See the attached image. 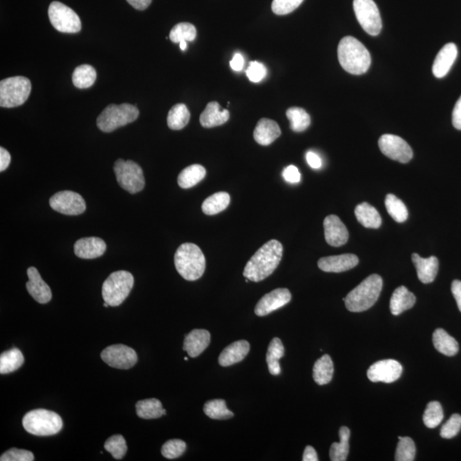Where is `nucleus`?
I'll return each mask as SVG.
<instances>
[{
	"label": "nucleus",
	"instance_id": "f257e3e1",
	"mask_svg": "<svg viewBox=\"0 0 461 461\" xmlns=\"http://www.w3.org/2000/svg\"><path fill=\"white\" fill-rule=\"evenodd\" d=\"M283 255V245L276 239L262 245L247 262L243 276L253 282H260L275 271Z\"/></svg>",
	"mask_w": 461,
	"mask_h": 461
},
{
	"label": "nucleus",
	"instance_id": "f03ea898",
	"mask_svg": "<svg viewBox=\"0 0 461 461\" xmlns=\"http://www.w3.org/2000/svg\"><path fill=\"white\" fill-rule=\"evenodd\" d=\"M338 56L342 68L352 75H363L371 66L370 52L352 36L342 38L339 42Z\"/></svg>",
	"mask_w": 461,
	"mask_h": 461
},
{
	"label": "nucleus",
	"instance_id": "7ed1b4c3",
	"mask_svg": "<svg viewBox=\"0 0 461 461\" xmlns=\"http://www.w3.org/2000/svg\"><path fill=\"white\" fill-rule=\"evenodd\" d=\"M174 265L183 279L195 281L204 275L206 260L199 247L192 243H186L175 252Z\"/></svg>",
	"mask_w": 461,
	"mask_h": 461
},
{
	"label": "nucleus",
	"instance_id": "20e7f679",
	"mask_svg": "<svg viewBox=\"0 0 461 461\" xmlns=\"http://www.w3.org/2000/svg\"><path fill=\"white\" fill-rule=\"evenodd\" d=\"M382 289V278L372 274L344 298L347 310L354 313L369 310L378 301Z\"/></svg>",
	"mask_w": 461,
	"mask_h": 461
},
{
	"label": "nucleus",
	"instance_id": "39448f33",
	"mask_svg": "<svg viewBox=\"0 0 461 461\" xmlns=\"http://www.w3.org/2000/svg\"><path fill=\"white\" fill-rule=\"evenodd\" d=\"M22 425L32 435L48 437L58 434L63 424L62 418L58 414L45 409H36L24 415Z\"/></svg>",
	"mask_w": 461,
	"mask_h": 461
},
{
	"label": "nucleus",
	"instance_id": "423d86ee",
	"mask_svg": "<svg viewBox=\"0 0 461 461\" xmlns=\"http://www.w3.org/2000/svg\"><path fill=\"white\" fill-rule=\"evenodd\" d=\"M139 116V110L135 105L123 104L109 105L98 117V128L102 132L112 133L117 128L133 123Z\"/></svg>",
	"mask_w": 461,
	"mask_h": 461
},
{
	"label": "nucleus",
	"instance_id": "0eeeda50",
	"mask_svg": "<svg viewBox=\"0 0 461 461\" xmlns=\"http://www.w3.org/2000/svg\"><path fill=\"white\" fill-rule=\"evenodd\" d=\"M133 285H135V279L132 273L123 270L114 272L103 285V298L109 306H120L130 294Z\"/></svg>",
	"mask_w": 461,
	"mask_h": 461
},
{
	"label": "nucleus",
	"instance_id": "6e6552de",
	"mask_svg": "<svg viewBox=\"0 0 461 461\" xmlns=\"http://www.w3.org/2000/svg\"><path fill=\"white\" fill-rule=\"evenodd\" d=\"M31 90V82L24 76L2 80L0 82V106L2 108H14L24 105Z\"/></svg>",
	"mask_w": 461,
	"mask_h": 461
},
{
	"label": "nucleus",
	"instance_id": "1a4fd4ad",
	"mask_svg": "<svg viewBox=\"0 0 461 461\" xmlns=\"http://www.w3.org/2000/svg\"><path fill=\"white\" fill-rule=\"evenodd\" d=\"M114 172L118 184L129 193H138L144 189L146 181L143 170L136 163L118 159L114 165Z\"/></svg>",
	"mask_w": 461,
	"mask_h": 461
},
{
	"label": "nucleus",
	"instance_id": "9d476101",
	"mask_svg": "<svg viewBox=\"0 0 461 461\" xmlns=\"http://www.w3.org/2000/svg\"><path fill=\"white\" fill-rule=\"evenodd\" d=\"M50 22L61 33H76L81 31L82 22L77 14L63 3L54 1L49 6Z\"/></svg>",
	"mask_w": 461,
	"mask_h": 461
},
{
	"label": "nucleus",
	"instance_id": "9b49d317",
	"mask_svg": "<svg viewBox=\"0 0 461 461\" xmlns=\"http://www.w3.org/2000/svg\"><path fill=\"white\" fill-rule=\"evenodd\" d=\"M354 13L361 28L372 36H377L382 29L378 6L373 0H354Z\"/></svg>",
	"mask_w": 461,
	"mask_h": 461
},
{
	"label": "nucleus",
	"instance_id": "f8f14e48",
	"mask_svg": "<svg viewBox=\"0 0 461 461\" xmlns=\"http://www.w3.org/2000/svg\"><path fill=\"white\" fill-rule=\"evenodd\" d=\"M50 206L56 212L66 216H79L86 211V205L80 194L71 190H63L50 198Z\"/></svg>",
	"mask_w": 461,
	"mask_h": 461
},
{
	"label": "nucleus",
	"instance_id": "ddd939ff",
	"mask_svg": "<svg viewBox=\"0 0 461 461\" xmlns=\"http://www.w3.org/2000/svg\"><path fill=\"white\" fill-rule=\"evenodd\" d=\"M380 151L387 158L402 163H407L413 158L412 148L401 137L384 135L379 140Z\"/></svg>",
	"mask_w": 461,
	"mask_h": 461
},
{
	"label": "nucleus",
	"instance_id": "4468645a",
	"mask_svg": "<svg viewBox=\"0 0 461 461\" xmlns=\"http://www.w3.org/2000/svg\"><path fill=\"white\" fill-rule=\"evenodd\" d=\"M101 358L109 367L123 370L130 369L138 361L135 350L123 345L107 347L103 350Z\"/></svg>",
	"mask_w": 461,
	"mask_h": 461
},
{
	"label": "nucleus",
	"instance_id": "2eb2a0df",
	"mask_svg": "<svg viewBox=\"0 0 461 461\" xmlns=\"http://www.w3.org/2000/svg\"><path fill=\"white\" fill-rule=\"evenodd\" d=\"M402 365L395 360H383L372 364L368 370V378L372 382L393 383L401 377Z\"/></svg>",
	"mask_w": 461,
	"mask_h": 461
},
{
	"label": "nucleus",
	"instance_id": "dca6fc26",
	"mask_svg": "<svg viewBox=\"0 0 461 461\" xmlns=\"http://www.w3.org/2000/svg\"><path fill=\"white\" fill-rule=\"evenodd\" d=\"M292 294L288 289L279 288L266 294L259 301L255 308V313L257 316H266L280 310L291 302Z\"/></svg>",
	"mask_w": 461,
	"mask_h": 461
},
{
	"label": "nucleus",
	"instance_id": "f3484780",
	"mask_svg": "<svg viewBox=\"0 0 461 461\" xmlns=\"http://www.w3.org/2000/svg\"><path fill=\"white\" fill-rule=\"evenodd\" d=\"M325 239L328 245L339 247L345 245L349 240V232L337 216H328L324 220Z\"/></svg>",
	"mask_w": 461,
	"mask_h": 461
},
{
	"label": "nucleus",
	"instance_id": "a211bd4d",
	"mask_svg": "<svg viewBox=\"0 0 461 461\" xmlns=\"http://www.w3.org/2000/svg\"><path fill=\"white\" fill-rule=\"evenodd\" d=\"M27 273H28L29 280L27 282L26 287L29 295L37 303L41 304L49 303L52 298V289L42 279L39 271L33 266H30Z\"/></svg>",
	"mask_w": 461,
	"mask_h": 461
},
{
	"label": "nucleus",
	"instance_id": "6ab92c4d",
	"mask_svg": "<svg viewBox=\"0 0 461 461\" xmlns=\"http://www.w3.org/2000/svg\"><path fill=\"white\" fill-rule=\"evenodd\" d=\"M359 264V258L354 254L333 255L319 259V269L326 273H342L352 269Z\"/></svg>",
	"mask_w": 461,
	"mask_h": 461
},
{
	"label": "nucleus",
	"instance_id": "aec40b11",
	"mask_svg": "<svg viewBox=\"0 0 461 461\" xmlns=\"http://www.w3.org/2000/svg\"><path fill=\"white\" fill-rule=\"evenodd\" d=\"M458 56V49L453 43L446 44L438 52L432 66V73L438 79L444 78L451 70Z\"/></svg>",
	"mask_w": 461,
	"mask_h": 461
},
{
	"label": "nucleus",
	"instance_id": "412c9836",
	"mask_svg": "<svg viewBox=\"0 0 461 461\" xmlns=\"http://www.w3.org/2000/svg\"><path fill=\"white\" fill-rule=\"evenodd\" d=\"M107 246L104 240L97 237L82 238L76 241L74 251L82 259H96L105 254Z\"/></svg>",
	"mask_w": 461,
	"mask_h": 461
},
{
	"label": "nucleus",
	"instance_id": "4be33fe9",
	"mask_svg": "<svg viewBox=\"0 0 461 461\" xmlns=\"http://www.w3.org/2000/svg\"><path fill=\"white\" fill-rule=\"evenodd\" d=\"M211 333L207 330L195 329L186 335L183 350L192 358L199 356L211 344Z\"/></svg>",
	"mask_w": 461,
	"mask_h": 461
},
{
	"label": "nucleus",
	"instance_id": "5701e85b",
	"mask_svg": "<svg viewBox=\"0 0 461 461\" xmlns=\"http://www.w3.org/2000/svg\"><path fill=\"white\" fill-rule=\"evenodd\" d=\"M281 135L280 126L276 121L262 118L254 131V139L261 146H269Z\"/></svg>",
	"mask_w": 461,
	"mask_h": 461
},
{
	"label": "nucleus",
	"instance_id": "b1692460",
	"mask_svg": "<svg viewBox=\"0 0 461 461\" xmlns=\"http://www.w3.org/2000/svg\"><path fill=\"white\" fill-rule=\"evenodd\" d=\"M412 260L417 270L418 280L422 283L430 284L435 280L439 268V262L436 257L422 258L420 255L414 253L412 255Z\"/></svg>",
	"mask_w": 461,
	"mask_h": 461
},
{
	"label": "nucleus",
	"instance_id": "393cba45",
	"mask_svg": "<svg viewBox=\"0 0 461 461\" xmlns=\"http://www.w3.org/2000/svg\"><path fill=\"white\" fill-rule=\"evenodd\" d=\"M250 345L249 342L239 340L232 342V345L224 349L219 356V364L222 367L227 368L236 363H240L249 354Z\"/></svg>",
	"mask_w": 461,
	"mask_h": 461
},
{
	"label": "nucleus",
	"instance_id": "a878e982",
	"mask_svg": "<svg viewBox=\"0 0 461 461\" xmlns=\"http://www.w3.org/2000/svg\"><path fill=\"white\" fill-rule=\"evenodd\" d=\"M230 113L227 109H220L217 102H211L200 116V123L205 128H211L223 125L229 120Z\"/></svg>",
	"mask_w": 461,
	"mask_h": 461
},
{
	"label": "nucleus",
	"instance_id": "bb28decb",
	"mask_svg": "<svg viewBox=\"0 0 461 461\" xmlns=\"http://www.w3.org/2000/svg\"><path fill=\"white\" fill-rule=\"evenodd\" d=\"M416 303V296L405 287H400L395 289L390 303L391 314L399 315L404 311L409 310Z\"/></svg>",
	"mask_w": 461,
	"mask_h": 461
},
{
	"label": "nucleus",
	"instance_id": "cd10ccee",
	"mask_svg": "<svg viewBox=\"0 0 461 461\" xmlns=\"http://www.w3.org/2000/svg\"><path fill=\"white\" fill-rule=\"evenodd\" d=\"M354 214H356L358 222L365 227L378 229L382 224V218H381L379 211L368 203L357 205L354 209Z\"/></svg>",
	"mask_w": 461,
	"mask_h": 461
},
{
	"label": "nucleus",
	"instance_id": "c85d7f7f",
	"mask_svg": "<svg viewBox=\"0 0 461 461\" xmlns=\"http://www.w3.org/2000/svg\"><path fill=\"white\" fill-rule=\"evenodd\" d=\"M433 345L438 352L447 356H455L459 352L458 342L444 329H437L433 333Z\"/></svg>",
	"mask_w": 461,
	"mask_h": 461
},
{
	"label": "nucleus",
	"instance_id": "c756f323",
	"mask_svg": "<svg viewBox=\"0 0 461 461\" xmlns=\"http://www.w3.org/2000/svg\"><path fill=\"white\" fill-rule=\"evenodd\" d=\"M206 176V169L199 165H193L181 171L179 174L178 184L182 189L193 188Z\"/></svg>",
	"mask_w": 461,
	"mask_h": 461
},
{
	"label": "nucleus",
	"instance_id": "7c9ffc66",
	"mask_svg": "<svg viewBox=\"0 0 461 461\" xmlns=\"http://www.w3.org/2000/svg\"><path fill=\"white\" fill-rule=\"evenodd\" d=\"M334 373V365L333 360L328 354H325L319 358L313 368V378L319 386H325L333 379Z\"/></svg>",
	"mask_w": 461,
	"mask_h": 461
},
{
	"label": "nucleus",
	"instance_id": "2f4dec72",
	"mask_svg": "<svg viewBox=\"0 0 461 461\" xmlns=\"http://www.w3.org/2000/svg\"><path fill=\"white\" fill-rule=\"evenodd\" d=\"M136 413L144 420H153L166 414V410L163 409L162 402L156 398L143 400L136 403Z\"/></svg>",
	"mask_w": 461,
	"mask_h": 461
},
{
	"label": "nucleus",
	"instance_id": "473e14b6",
	"mask_svg": "<svg viewBox=\"0 0 461 461\" xmlns=\"http://www.w3.org/2000/svg\"><path fill=\"white\" fill-rule=\"evenodd\" d=\"M285 354V348L280 338H274L270 342L268 353H266V363H268L269 371L273 376L280 375L281 368L280 360Z\"/></svg>",
	"mask_w": 461,
	"mask_h": 461
},
{
	"label": "nucleus",
	"instance_id": "72a5a7b5",
	"mask_svg": "<svg viewBox=\"0 0 461 461\" xmlns=\"http://www.w3.org/2000/svg\"><path fill=\"white\" fill-rule=\"evenodd\" d=\"M24 363V356L20 349L17 348L7 350L0 356V373H8L17 371Z\"/></svg>",
	"mask_w": 461,
	"mask_h": 461
},
{
	"label": "nucleus",
	"instance_id": "f704fd0d",
	"mask_svg": "<svg viewBox=\"0 0 461 461\" xmlns=\"http://www.w3.org/2000/svg\"><path fill=\"white\" fill-rule=\"evenodd\" d=\"M230 201L231 197L227 192H216L204 200L202 209L205 215H217L229 206Z\"/></svg>",
	"mask_w": 461,
	"mask_h": 461
},
{
	"label": "nucleus",
	"instance_id": "c9c22d12",
	"mask_svg": "<svg viewBox=\"0 0 461 461\" xmlns=\"http://www.w3.org/2000/svg\"><path fill=\"white\" fill-rule=\"evenodd\" d=\"M339 443L331 444L330 448V459L331 461H345L348 458L349 451L350 430L346 426L339 430Z\"/></svg>",
	"mask_w": 461,
	"mask_h": 461
},
{
	"label": "nucleus",
	"instance_id": "e433bc0d",
	"mask_svg": "<svg viewBox=\"0 0 461 461\" xmlns=\"http://www.w3.org/2000/svg\"><path fill=\"white\" fill-rule=\"evenodd\" d=\"M190 118V114L186 105H175L167 115V126L172 130H181L189 123Z\"/></svg>",
	"mask_w": 461,
	"mask_h": 461
},
{
	"label": "nucleus",
	"instance_id": "4c0bfd02",
	"mask_svg": "<svg viewBox=\"0 0 461 461\" xmlns=\"http://www.w3.org/2000/svg\"><path fill=\"white\" fill-rule=\"evenodd\" d=\"M96 79V70L89 64H83V66L76 68L72 75L74 86L80 89H89L93 85Z\"/></svg>",
	"mask_w": 461,
	"mask_h": 461
},
{
	"label": "nucleus",
	"instance_id": "58836bf2",
	"mask_svg": "<svg viewBox=\"0 0 461 461\" xmlns=\"http://www.w3.org/2000/svg\"><path fill=\"white\" fill-rule=\"evenodd\" d=\"M386 207L390 215L396 222H405L409 218V211L406 205L401 199L393 194H388L386 197Z\"/></svg>",
	"mask_w": 461,
	"mask_h": 461
},
{
	"label": "nucleus",
	"instance_id": "ea45409f",
	"mask_svg": "<svg viewBox=\"0 0 461 461\" xmlns=\"http://www.w3.org/2000/svg\"><path fill=\"white\" fill-rule=\"evenodd\" d=\"M287 116L291 123V128L296 133L306 130L311 124V118L306 110L299 107H292L287 109Z\"/></svg>",
	"mask_w": 461,
	"mask_h": 461
},
{
	"label": "nucleus",
	"instance_id": "a19ab883",
	"mask_svg": "<svg viewBox=\"0 0 461 461\" xmlns=\"http://www.w3.org/2000/svg\"><path fill=\"white\" fill-rule=\"evenodd\" d=\"M204 412L213 420H228L234 416L227 407L226 402L222 399L212 400L205 403Z\"/></svg>",
	"mask_w": 461,
	"mask_h": 461
},
{
	"label": "nucleus",
	"instance_id": "79ce46f5",
	"mask_svg": "<svg viewBox=\"0 0 461 461\" xmlns=\"http://www.w3.org/2000/svg\"><path fill=\"white\" fill-rule=\"evenodd\" d=\"M197 29L195 26L189 22H181L175 25L169 33V39L173 43H181V41L195 40Z\"/></svg>",
	"mask_w": 461,
	"mask_h": 461
},
{
	"label": "nucleus",
	"instance_id": "37998d69",
	"mask_svg": "<svg viewBox=\"0 0 461 461\" xmlns=\"http://www.w3.org/2000/svg\"><path fill=\"white\" fill-rule=\"evenodd\" d=\"M444 417V410L441 404L438 402H430L423 415V421L426 428L434 429L441 424Z\"/></svg>",
	"mask_w": 461,
	"mask_h": 461
},
{
	"label": "nucleus",
	"instance_id": "c03bdc74",
	"mask_svg": "<svg viewBox=\"0 0 461 461\" xmlns=\"http://www.w3.org/2000/svg\"><path fill=\"white\" fill-rule=\"evenodd\" d=\"M416 455V447L412 438L399 437L395 460L396 461H413Z\"/></svg>",
	"mask_w": 461,
	"mask_h": 461
},
{
	"label": "nucleus",
	"instance_id": "a18cd8bd",
	"mask_svg": "<svg viewBox=\"0 0 461 461\" xmlns=\"http://www.w3.org/2000/svg\"><path fill=\"white\" fill-rule=\"evenodd\" d=\"M105 448L108 451L113 458L121 460L128 451L127 443L125 438L121 435H115L110 437L105 441Z\"/></svg>",
	"mask_w": 461,
	"mask_h": 461
},
{
	"label": "nucleus",
	"instance_id": "49530a36",
	"mask_svg": "<svg viewBox=\"0 0 461 461\" xmlns=\"http://www.w3.org/2000/svg\"><path fill=\"white\" fill-rule=\"evenodd\" d=\"M186 444L180 439H172L166 441L162 448V455L167 459L174 460L181 457L185 453Z\"/></svg>",
	"mask_w": 461,
	"mask_h": 461
},
{
	"label": "nucleus",
	"instance_id": "de8ad7c7",
	"mask_svg": "<svg viewBox=\"0 0 461 461\" xmlns=\"http://www.w3.org/2000/svg\"><path fill=\"white\" fill-rule=\"evenodd\" d=\"M461 429V416L460 414H453L451 418L445 423L441 429L440 435L446 439H451L458 435Z\"/></svg>",
	"mask_w": 461,
	"mask_h": 461
},
{
	"label": "nucleus",
	"instance_id": "09e8293b",
	"mask_svg": "<svg viewBox=\"0 0 461 461\" xmlns=\"http://www.w3.org/2000/svg\"><path fill=\"white\" fill-rule=\"evenodd\" d=\"M303 2V0H273L272 10L274 14L283 16L298 8Z\"/></svg>",
	"mask_w": 461,
	"mask_h": 461
},
{
	"label": "nucleus",
	"instance_id": "8fccbe9b",
	"mask_svg": "<svg viewBox=\"0 0 461 461\" xmlns=\"http://www.w3.org/2000/svg\"><path fill=\"white\" fill-rule=\"evenodd\" d=\"M33 460L32 452L18 448H10L0 457L1 461H33Z\"/></svg>",
	"mask_w": 461,
	"mask_h": 461
},
{
	"label": "nucleus",
	"instance_id": "3c124183",
	"mask_svg": "<svg viewBox=\"0 0 461 461\" xmlns=\"http://www.w3.org/2000/svg\"><path fill=\"white\" fill-rule=\"evenodd\" d=\"M246 75L251 82L257 83L262 81L266 75V68L264 64L253 61L250 63L249 68H247Z\"/></svg>",
	"mask_w": 461,
	"mask_h": 461
},
{
	"label": "nucleus",
	"instance_id": "603ef678",
	"mask_svg": "<svg viewBox=\"0 0 461 461\" xmlns=\"http://www.w3.org/2000/svg\"><path fill=\"white\" fill-rule=\"evenodd\" d=\"M283 177L285 181L296 184L301 181V174L298 169L294 165L288 166L285 167L283 171Z\"/></svg>",
	"mask_w": 461,
	"mask_h": 461
},
{
	"label": "nucleus",
	"instance_id": "864d4df0",
	"mask_svg": "<svg viewBox=\"0 0 461 461\" xmlns=\"http://www.w3.org/2000/svg\"><path fill=\"white\" fill-rule=\"evenodd\" d=\"M306 160L308 165H310L312 169H321L322 166V160L318 154L315 153V152L312 151H308L306 154Z\"/></svg>",
	"mask_w": 461,
	"mask_h": 461
},
{
	"label": "nucleus",
	"instance_id": "5fc2aeb1",
	"mask_svg": "<svg viewBox=\"0 0 461 461\" xmlns=\"http://www.w3.org/2000/svg\"><path fill=\"white\" fill-rule=\"evenodd\" d=\"M452 121L453 127L461 130V96L453 110Z\"/></svg>",
	"mask_w": 461,
	"mask_h": 461
},
{
	"label": "nucleus",
	"instance_id": "6e6d98bb",
	"mask_svg": "<svg viewBox=\"0 0 461 461\" xmlns=\"http://www.w3.org/2000/svg\"><path fill=\"white\" fill-rule=\"evenodd\" d=\"M11 161L10 154L8 151H6L5 148H0V171L3 172V171L7 169V167H9Z\"/></svg>",
	"mask_w": 461,
	"mask_h": 461
},
{
	"label": "nucleus",
	"instance_id": "4d7b16f0",
	"mask_svg": "<svg viewBox=\"0 0 461 461\" xmlns=\"http://www.w3.org/2000/svg\"><path fill=\"white\" fill-rule=\"evenodd\" d=\"M451 291L453 293V297L456 301L457 306H458L460 311L461 312V281L460 280H453L451 285Z\"/></svg>",
	"mask_w": 461,
	"mask_h": 461
},
{
	"label": "nucleus",
	"instance_id": "13d9d810",
	"mask_svg": "<svg viewBox=\"0 0 461 461\" xmlns=\"http://www.w3.org/2000/svg\"><path fill=\"white\" fill-rule=\"evenodd\" d=\"M230 66L234 71H241L245 66V59L240 53H236L234 59L231 60Z\"/></svg>",
	"mask_w": 461,
	"mask_h": 461
},
{
	"label": "nucleus",
	"instance_id": "bf43d9fd",
	"mask_svg": "<svg viewBox=\"0 0 461 461\" xmlns=\"http://www.w3.org/2000/svg\"><path fill=\"white\" fill-rule=\"evenodd\" d=\"M129 5L139 10H144L151 6L152 0H127Z\"/></svg>",
	"mask_w": 461,
	"mask_h": 461
},
{
	"label": "nucleus",
	"instance_id": "052dcab7",
	"mask_svg": "<svg viewBox=\"0 0 461 461\" xmlns=\"http://www.w3.org/2000/svg\"><path fill=\"white\" fill-rule=\"evenodd\" d=\"M303 461H318L317 453H316L315 449L312 447V446H307L305 448L303 456Z\"/></svg>",
	"mask_w": 461,
	"mask_h": 461
},
{
	"label": "nucleus",
	"instance_id": "680f3d73",
	"mask_svg": "<svg viewBox=\"0 0 461 461\" xmlns=\"http://www.w3.org/2000/svg\"><path fill=\"white\" fill-rule=\"evenodd\" d=\"M180 48L181 51H186V50L188 49V41H181L180 43Z\"/></svg>",
	"mask_w": 461,
	"mask_h": 461
},
{
	"label": "nucleus",
	"instance_id": "e2e57ef3",
	"mask_svg": "<svg viewBox=\"0 0 461 461\" xmlns=\"http://www.w3.org/2000/svg\"><path fill=\"white\" fill-rule=\"evenodd\" d=\"M104 307H105V308H108V307H109V305L107 303H105H105H104Z\"/></svg>",
	"mask_w": 461,
	"mask_h": 461
},
{
	"label": "nucleus",
	"instance_id": "0e129e2a",
	"mask_svg": "<svg viewBox=\"0 0 461 461\" xmlns=\"http://www.w3.org/2000/svg\"><path fill=\"white\" fill-rule=\"evenodd\" d=\"M184 360H185V361H188V357H185V358H184Z\"/></svg>",
	"mask_w": 461,
	"mask_h": 461
}]
</instances>
